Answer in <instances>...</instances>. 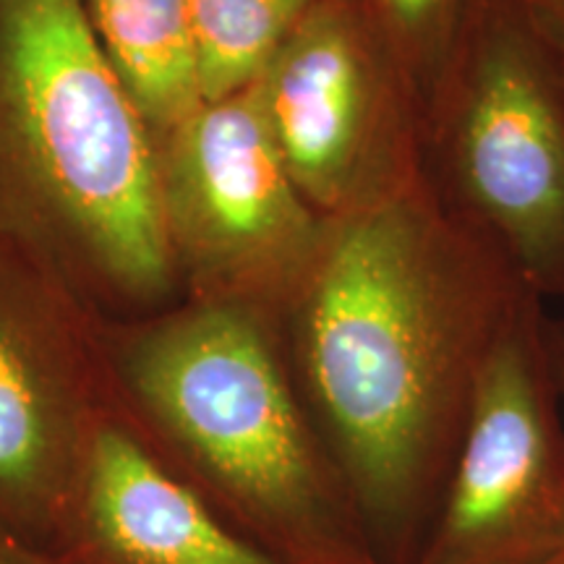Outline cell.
Segmentation results:
<instances>
[{"label":"cell","instance_id":"9","mask_svg":"<svg viewBox=\"0 0 564 564\" xmlns=\"http://www.w3.org/2000/svg\"><path fill=\"white\" fill-rule=\"evenodd\" d=\"M51 556L58 564H282L232 531L154 453L118 398L97 426Z\"/></svg>","mask_w":564,"mask_h":564},{"label":"cell","instance_id":"5","mask_svg":"<svg viewBox=\"0 0 564 564\" xmlns=\"http://www.w3.org/2000/svg\"><path fill=\"white\" fill-rule=\"evenodd\" d=\"M158 158L183 299L236 303L280 322L327 220L282 165L253 84L202 102L158 141Z\"/></svg>","mask_w":564,"mask_h":564},{"label":"cell","instance_id":"3","mask_svg":"<svg viewBox=\"0 0 564 564\" xmlns=\"http://www.w3.org/2000/svg\"><path fill=\"white\" fill-rule=\"evenodd\" d=\"M112 392L154 453L282 564H379L293 382L278 322L183 299L100 322Z\"/></svg>","mask_w":564,"mask_h":564},{"label":"cell","instance_id":"10","mask_svg":"<svg viewBox=\"0 0 564 564\" xmlns=\"http://www.w3.org/2000/svg\"><path fill=\"white\" fill-rule=\"evenodd\" d=\"M82 9L154 141L199 108L188 0H82Z\"/></svg>","mask_w":564,"mask_h":564},{"label":"cell","instance_id":"14","mask_svg":"<svg viewBox=\"0 0 564 564\" xmlns=\"http://www.w3.org/2000/svg\"><path fill=\"white\" fill-rule=\"evenodd\" d=\"M0 564H58L37 546L24 544L17 535L0 531Z\"/></svg>","mask_w":564,"mask_h":564},{"label":"cell","instance_id":"13","mask_svg":"<svg viewBox=\"0 0 564 564\" xmlns=\"http://www.w3.org/2000/svg\"><path fill=\"white\" fill-rule=\"evenodd\" d=\"M539 26L552 37L556 45L564 47V0H518Z\"/></svg>","mask_w":564,"mask_h":564},{"label":"cell","instance_id":"12","mask_svg":"<svg viewBox=\"0 0 564 564\" xmlns=\"http://www.w3.org/2000/svg\"><path fill=\"white\" fill-rule=\"evenodd\" d=\"M419 95L423 112L453 63L478 0H350Z\"/></svg>","mask_w":564,"mask_h":564},{"label":"cell","instance_id":"2","mask_svg":"<svg viewBox=\"0 0 564 564\" xmlns=\"http://www.w3.org/2000/svg\"><path fill=\"white\" fill-rule=\"evenodd\" d=\"M0 246L100 322L183 301L158 141L82 0H0Z\"/></svg>","mask_w":564,"mask_h":564},{"label":"cell","instance_id":"4","mask_svg":"<svg viewBox=\"0 0 564 564\" xmlns=\"http://www.w3.org/2000/svg\"><path fill=\"white\" fill-rule=\"evenodd\" d=\"M442 202L528 291H564L562 47L518 0H478L426 108Z\"/></svg>","mask_w":564,"mask_h":564},{"label":"cell","instance_id":"8","mask_svg":"<svg viewBox=\"0 0 564 564\" xmlns=\"http://www.w3.org/2000/svg\"><path fill=\"white\" fill-rule=\"evenodd\" d=\"M112 398L100 319L0 246V531L51 554Z\"/></svg>","mask_w":564,"mask_h":564},{"label":"cell","instance_id":"11","mask_svg":"<svg viewBox=\"0 0 564 564\" xmlns=\"http://www.w3.org/2000/svg\"><path fill=\"white\" fill-rule=\"evenodd\" d=\"M314 3L319 0H188L204 102L257 82Z\"/></svg>","mask_w":564,"mask_h":564},{"label":"cell","instance_id":"6","mask_svg":"<svg viewBox=\"0 0 564 564\" xmlns=\"http://www.w3.org/2000/svg\"><path fill=\"white\" fill-rule=\"evenodd\" d=\"M278 154L324 220L429 178L426 112L350 0H319L253 82Z\"/></svg>","mask_w":564,"mask_h":564},{"label":"cell","instance_id":"7","mask_svg":"<svg viewBox=\"0 0 564 564\" xmlns=\"http://www.w3.org/2000/svg\"><path fill=\"white\" fill-rule=\"evenodd\" d=\"M539 295L478 371L434 525L413 564H549L564 549V419Z\"/></svg>","mask_w":564,"mask_h":564},{"label":"cell","instance_id":"1","mask_svg":"<svg viewBox=\"0 0 564 564\" xmlns=\"http://www.w3.org/2000/svg\"><path fill=\"white\" fill-rule=\"evenodd\" d=\"M528 293L429 178L327 220L278 327L379 564L419 556L478 371Z\"/></svg>","mask_w":564,"mask_h":564},{"label":"cell","instance_id":"15","mask_svg":"<svg viewBox=\"0 0 564 564\" xmlns=\"http://www.w3.org/2000/svg\"><path fill=\"white\" fill-rule=\"evenodd\" d=\"M549 337H552V356H554L556 382H560V390H562V398H564V329H549ZM549 564H564V549Z\"/></svg>","mask_w":564,"mask_h":564},{"label":"cell","instance_id":"16","mask_svg":"<svg viewBox=\"0 0 564 564\" xmlns=\"http://www.w3.org/2000/svg\"><path fill=\"white\" fill-rule=\"evenodd\" d=\"M562 63H564V47H562Z\"/></svg>","mask_w":564,"mask_h":564}]
</instances>
